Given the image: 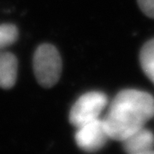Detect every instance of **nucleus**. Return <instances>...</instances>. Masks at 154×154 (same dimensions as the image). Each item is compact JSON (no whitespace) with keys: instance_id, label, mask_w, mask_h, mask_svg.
Masks as SVG:
<instances>
[{"instance_id":"423d86ee","label":"nucleus","mask_w":154,"mask_h":154,"mask_svg":"<svg viewBox=\"0 0 154 154\" xmlns=\"http://www.w3.org/2000/svg\"><path fill=\"white\" fill-rule=\"evenodd\" d=\"M18 63L10 52H0V88L10 89L16 84Z\"/></svg>"},{"instance_id":"1a4fd4ad","label":"nucleus","mask_w":154,"mask_h":154,"mask_svg":"<svg viewBox=\"0 0 154 154\" xmlns=\"http://www.w3.org/2000/svg\"><path fill=\"white\" fill-rule=\"evenodd\" d=\"M141 11L151 18H154V0H138Z\"/></svg>"},{"instance_id":"6e6552de","label":"nucleus","mask_w":154,"mask_h":154,"mask_svg":"<svg viewBox=\"0 0 154 154\" xmlns=\"http://www.w3.org/2000/svg\"><path fill=\"white\" fill-rule=\"evenodd\" d=\"M18 38V29L13 24L0 25V52L13 45Z\"/></svg>"},{"instance_id":"39448f33","label":"nucleus","mask_w":154,"mask_h":154,"mask_svg":"<svg viewBox=\"0 0 154 154\" xmlns=\"http://www.w3.org/2000/svg\"><path fill=\"white\" fill-rule=\"evenodd\" d=\"M124 151L129 154H153L154 134L145 127L132 133L122 141Z\"/></svg>"},{"instance_id":"20e7f679","label":"nucleus","mask_w":154,"mask_h":154,"mask_svg":"<svg viewBox=\"0 0 154 154\" xmlns=\"http://www.w3.org/2000/svg\"><path fill=\"white\" fill-rule=\"evenodd\" d=\"M75 142L80 148L88 152H97L104 147L110 136L103 119L86 123L77 128Z\"/></svg>"},{"instance_id":"f257e3e1","label":"nucleus","mask_w":154,"mask_h":154,"mask_svg":"<svg viewBox=\"0 0 154 154\" xmlns=\"http://www.w3.org/2000/svg\"><path fill=\"white\" fill-rule=\"evenodd\" d=\"M154 116V98L136 89H125L110 102L103 118L110 140L122 141Z\"/></svg>"},{"instance_id":"f03ea898","label":"nucleus","mask_w":154,"mask_h":154,"mask_svg":"<svg viewBox=\"0 0 154 154\" xmlns=\"http://www.w3.org/2000/svg\"><path fill=\"white\" fill-rule=\"evenodd\" d=\"M33 71L38 84L50 88L59 81L62 59L57 49L51 44L40 45L33 56Z\"/></svg>"},{"instance_id":"7ed1b4c3","label":"nucleus","mask_w":154,"mask_h":154,"mask_svg":"<svg viewBox=\"0 0 154 154\" xmlns=\"http://www.w3.org/2000/svg\"><path fill=\"white\" fill-rule=\"evenodd\" d=\"M108 105V98L101 92H89L82 95L72 106L69 122L75 128L100 118Z\"/></svg>"},{"instance_id":"0eeeda50","label":"nucleus","mask_w":154,"mask_h":154,"mask_svg":"<svg viewBox=\"0 0 154 154\" xmlns=\"http://www.w3.org/2000/svg\"><path fill=\"white\" fill-rule=\"evenodd\" d=\"M140 61L144 73L154 84V38L144 45L140 51Z\"/></svg>"}]
</instances>
